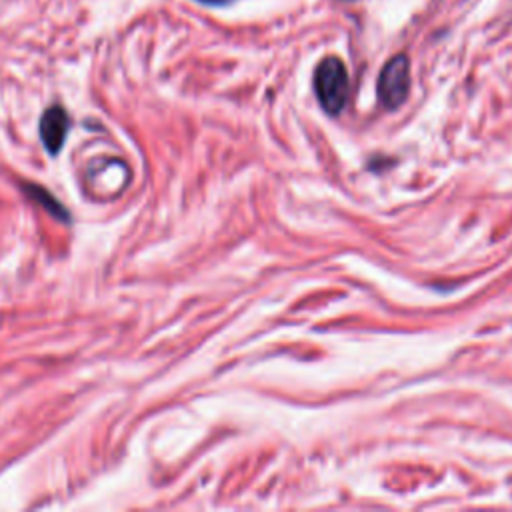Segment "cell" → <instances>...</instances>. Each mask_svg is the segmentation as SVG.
I'll return each instance as SVG.
<instances>
[{"instance_id": "1", "label": "cell", "mask_w": 512, "mask_h": 512, "mask_svg": "<svg viewBox=\"0 0 512 512\" xmlns=\"http://www.w3.org/2000/svg\"><path fill=\"white\" fill-rule=\"evenodd\" d=\"M314 90L322 108L336 116L348 100V72L340 58H324L314 72Z\"/></svg>"}, {"instance_id": "2", "label": "cell", "mask_w": 512, "mask_h": 512, "mask_svg": "<svg viewBox=\"0 0 512 512\" xmlns=\"http://www.w3.org/2000/svg\"><path fill=\"white\" fill-rule=\"evenodd\" d=\"M410 86V62L404 54L394 56L386 62L378 78V98L388 108H398Z\"/></svg>"}, {"instance_id": "3", "label": "cell", "mask_w": 512, "mask_h": 512, "mask_svg": "<svg viewBox=\"0 0 512 512\" xmlns=\"http://www.w3.org/2000/svg\"><path fill=\"white\" fill-rule=\"evenodd\" d=\"M68 126H70L68 114L60 106H52L42 114V118H40V138H42V144L46 146V150L50 154H58L62 150L66 134H68Z\"/></svg>"}, {"instance_id": "4", "label": "cell", "mask_w": 512, "mask_h": 512, "mask_svg": "<svg viewBox=\"0 0 512 512\" xmlns=\"http://www.w3.org/2000/svg\"><path fill=\"white\" fill-rule=\"evenodd\" d=\"M26 190H28V196H30V198L38 200V202H40L46 210H50L56 218H60V220L68 218V216H66V210H64L46 190H42V188H38V186H34V184H26Z\"/></svg>"}, {"instance_id": "5", "label": "cell", "mask_w": 512, "mask_h": 512, "mask_svg": "<svg viewBox=\"0 0 512 512\" xmlns=\"http://www.w3.org/2000/svg\"><path fill=\"white\" fill-rule=\"evenodd\" d=\"M198 2L210 4V6H222V4H226V2H230V0H198Z\"/></svg>"}]
</instances>
